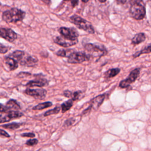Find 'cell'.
Masks as SVG:
<instances>
[{"label":"cell","mask_w":151,"mask_h":151,"mask_svg":"<svg viewBox=\"0 0 151 151\" xmlns=\"http://www.w3.org/2000/svg\"><path fill=\"white\" fill-rule=\"evenodd\" d=\"M25 12L19 9L13 8L6 10L2 13V18L7 23H16L23 20Z\"/></svg>","instance_id":"cell-1"},{"label":"cell","mask_w":151,"mask_h":151,"mask_svg":"<svg viewBox=\"0 0 151 151\" xmlns=\"http://www.w3.org/2000/svg\"><path fill=\"white\" fill-rule=\"evenodd\" d=\"M70 21L76 25L77 28L83 29L89 34L94 33V29L91 24L77 15H73L70 17Z\"/></svg>","instance_id":"cell-2"},{"label":"cell","mask_w":151,"mask_h":151,"mask_svg":"<svg viewBox=\"0 0 151 151\" xmlns=\"http://www.w3.org/2000/svg\"><path fill=\"white\" fill-rule=\"evenodd\" d=\"M130 14L135 19L141 20L146 15L145 7L143 3H136L132 4L130 8Z\"/></svg>","instance_id":"cell-3"},{"label":"cell","mask_w":151,"mask_h":151,"mask_svg":"<svg viewBox=\"0 0 151 151\" xmlns=\"http://www.w3.org/2000/svg\"><path fill=\"white\" fill-rule=\"evenodd\" d=\"M90 55L83 52H73L68 56V63L71 64L81 63L90 60Z\"/></svg>","instance_id":"cell-4"},{"label":"cell","mask_w":151,"mask_h":151,"mask_svg":"<svg viewBox=\"0 0 151 151\" xmlns=\"http://www.w3.org/2000/svg\"><path fill=\"white\" fill-rule=\"evenodd\" d=\"M140 71V68H136L132 70L130 73L129 74V76L124 80H123L120 81L119 84V87L122 88L128 87L132 83H134L137 77L139 76Z\"/></svg>","instance_id":"cell-5"},{"label":"cell","mask_w":151,"mask_h":151,"mask_svg":"<svg viewBox=\"0 0 151 151\" xmlns=\"http://www.w3.org/2000/svg\"><path fill=\"white\" fill-rule=\"evenodd\" d=\"M84 48L91 54H96L99 57L104 55L107 53V50L104 46L100 44H86L84 45Z\"/></svg>","instance_id":"cell-6"},{"label":"cell","mask_w":151,"mask_h":151,"mask_svg":"<svg viewBox=\"0 0 151 151\" xmlns=\"http://www.w3.org/2000/svg\"><path fill=\"white\" fill-rule=\"evenodd\" d=\"M58 31L61 36L68 40H76L78 37V32L74 28L61 27Z\"/></svg>","instance_id":"cell-7"},{"label":"cell","mask_w":151,"mask_h":151,"mask_svg":"<svg viewBox=\"0 0 151 151\" xmlns=\"http://www.w3.org/2000/svg\"><path fill=\"white\" fill-rule=\"evenodd\" d=\"M23 113L18 110H12L0 114V123L9 122L12 119H18L23 116Z\"/></svg>","instance_id":"cell-8"},{"label":"cell","mask_w":151,"mask_h":151,"mask_svg":"<svg viewBox=\"0 0 151 151\" xmlns=\"http://www.w3.org/2000/svg\"><path fill=\"white\" fill-rule=\"evenodd\" d=\"M0 37L10 42H13L17 38V34L11 28H0Z\"/></svg>","instance_id":"cell-9"},{"label":"cell","mask_w":151,"mask_h":151,"mask_svg":"<svg viewBox=\"0 0 151 151\" xmlns=\"http://www.w3.org/2000/svg\"><path fill=\"white\" fill-rule=\"evenodd\" d=\"M104 99H105V94H100L99 96H97L95 98L93 99L92 100H91L89 102L90 105L84 110V111H83V113L88 111L91 109H93L94 110H97L100 107V105L103 103Z\"/></svg>","instance_id":"cell-10"},{"label":"cell","mask_w":151,"mask_h":151,"mask_svg":"<svg viewBox=\"0 0 151 151\" xmlns=\"http://www.w3.org/2000/svg\"><path fill=\"white\" fill-rule=\"evenodd\" d=\"M25 93L27 94L34 97V98L39 100H43L45 99L47 91L44 88H36V89H31V88H27L25 91Z\"/></svg>","instance_id":"cell-11"},{"label":"cell","mask_w":151,"mask_h":151,"mask_svg":"<svg viewBox=\"0 0 151 151\" xmlns=\"http://www.w3.org/2000/svg\"><path fill=\"white\" fill-rule=\"evenodd\" d=\"M53 40L55 43L63 47H69L76 44L78 42V40H71L67 39L61 35L54 37Z\"/></svg>","instance_id":"cell-12"},{"label":"cell","mask_w":151,"mask_h":151,"mask_svg":"<svg viewBox=\"0 0 151 151\" xmlns=\"http://www.w3.org/2000/svg\"><path fill=\"white\" fill-rule=\"evenodd\" d=\"M37 62L38 59L36 57L31 55H26V54H25L19 63L22 65L32 67L35 65Z\"/></svg>","instance_id":"cell-13"},{"label":"cell","mask_w":151,"mask_h":151,"mask_svg":"<svg viewBox=\"0 0 151 151\" xmlns=\"http://www.w3.org/2000/svg\"><path fill=\"white\" fill-rule=\"evenodd\" d=\"M48 84V81L45 78H38L35 80L29 81L26 84V86L28 87H44Z\"/></svg>","instance_id":"cell-14"},{"label":"cell","mask_w":151,"mask_h":151,"mask_svg":"<svg viewBox=\"0 0 151 151\" xmlns=\"http://www.w3.org/2000/svg\"><path fill=\"white\" fill-rule=\"evenodd\" d=\"M5 62L10 70H14L18 68V62L11 57H6L5 58Z\"/></svg>","instance_id":"cell-15"},{"label":"cell","mask_w":151,"mask_h":151,"mask_svg":"<svg viewBox=\"0 0 151 151\" xmlns=\"http://www.w3.org/2000/svg\"><path fill=\"white\" fill-rule=\"evenodd\" d=\"M146 40V35L143 32H139L136 34L132 39V44L136 45L139 44Z\"/></svg>","instance_id":"cell-16"},{"label":"cell","mask_w":151,"mask_h":151,"mask_svg":"<svg viewBox=\"0 0 151 151\" xmlns=\"http://www.w3.org/2000/svg\"><path fill=\"white\" fill-rule=\"evenodd\" d=\"M6 106L8 108V111H12V110H18L21 109V107L19 106V104L17 103V101L14 99L9 100L6 104Z\"/></svg>","instance_id":"cell-17"},{"label":"cell","mask_w":151,"mask_h":151,"mask_svg":"<svg viewBox=\"0 0 151 151\" xmlns=\"http://www.w3.org/2000/svg\"><path fill=\"white\" fill-rule=\"evenodd\" d=\"M120 71V69L119 68H111L107 70L105 74V77L107 78H110L112 77H115L117 76Z\"/></svg>","instance_id":"cell-18"},{"label":"cell","mask_w":151,"mask_h":151,"mask_svg":"<svg viewBox=\"0 0 151 151\" xmlns=\"http://www.w3.org/2000/svg\"><path fill=\"white\" fill-rule=\"evenodd\" d=\"M25 54V53L23 51L16 50V51H14L11 54V56L12 58H14L17 62H19Z\"/></svg>","instance_id":"cell-19"},{"label":"cell","mask_w":151,"mask_h":151,"mask_svg":"<svg viewBox=\"0 0 151 151\" xmlns=\"http://www.w3.org/2000/svg\"><path fill=\"white\" fill-rule=\"evenodd\" d=\"M73 100L71 99H70V100L63 103L61 106L62 112L65 113V111L70 110L71 109V107L73 106Z\"/></svg>","instance_id":"cell-20"},{"label":"cell","mask_w":151,"mask_h":151,"mask_svg":"<svg viewBox=\"0 0 151 151\" xmlns=\"http://www.w3.org/2000/svg\"><path fill=\"white\" fill-rule=\"evenodd\" d=\"M52 103L50 101H46L44 103H40L36 106H35L33 108L32 110H42L48 107H50L52 106Z\"/></svg>","instance_id":"cell-21"},{"label":"cell","mask_w":151,"mask_h":151,"mask_svg":"<svg viewBox=\"0 0 151 151\" xmlns=\"http://www.w3.org/2000/svg\"><path fill=\"white\" fill-rule=\"evenodd\" d=\"M150 44H148V45L147 47H146L145 48H144L143 50L139 51H137L135 54H133V58H136L139 57L141 54H147V53H150Z\"/></svg>","instance_id":"cell-22"},{"label":"cell","mask_w":151,"mask_h":151,"mask_svg":"<svg viewBox=\"0 0 151 151\" xmlns=\"http://www.w3.org/2000/svg\"><path fill=\"white\" fill-rule=\"evenodd\" d=\"M20 126H21V124L18 123H16V122L11 123L4 124L2 126V127H4L5 129H10V130L17 129L19 128Z\"/></svg>","instance_id":"cell-23"},{"label":"cell","mask_w":151,"mask_h":151,"mask_svg":"<svg viewBox=\"0 0 151 151\" xmlns=\"http://www.w3.org/2000/svg\"><path fill=\"white\" fill-rule=\"evenodd\" d=\"M60 109H61L60 107L57 106V107H54V109H51V110H49L47 111L46 112H45L44 114V116H50V115H51V114H57V113H58L60 112Z\"/></svg>","instance_id":"cell-24"},{"label":"cell","mask_w":151,"mask_h":151,"mask_svg":"<svg viewBox=\"0 0 151 151\" xmlns=\"http://www.w3.org/2000/svg\"><path fill=\"white\" fill-rule=\"evenodd\" d=\"M81 93V91H74V93L71 92V96H70V97H71V100H73V101L78 100L80 97Z\"/></svg>","instance_id":"cell-25"},{"label":"cell","mask_w":151,"mask_h":151,"mask_svg":"<svg viewBox=\"0 0 151 151\" xmlns=\"http://www.w3.org/2000/svg\"><path fill=\"white\" fill-rule=\"evenodd\" d=\"M56 54H57V55L60 56V57H68L67 51H66L65 50H64V49H61V50H58V51L57 52Z\"/></svg>","instance_id":"cell-26"},{"label":"cell","mask_w":151,"mask_h":151,"mask_svg":"<svg viewBox=\"0 0 151 151\" xmlns=\"http://www.w3.org/2000/svg\"><path fill=\"white\" fill-rule=\"evenodd\" d=\"M38 140L36 139H29L27 141L26 145L28 146H34L35 145L38 143Z\"/></svg>","instance_id":"cell-27"},{"label":"cell","mask_w":151,"mask_h":151,"mask_svg":"<svg viewBox=\"0 0 151 151\" xmlns=\"http://www.w3.org/2000/svg\"><path fill=\"white\" fill-rule=\"evenodd\" d=\"M9 49V48L8 47L5 46L3 44L0 43V53L1 54H5L6 53L8 50Z\"/></svg>","instance_id":"cell-28"},{"label":"cell","mask_w":151,"mask_h":151,"mask_svg":"<svg viewBox=\"0 0 151 151\" xmlns=\"http://www.w3.org/2000/svg\"><path fill=\"white\" fill-rule=\"evenodd\" d=\"M75 122V120L73 119V118H71V119H69L68 120H67L65 122H64V125L65 126H71V124H73L74 123V122Z\"/></svg>","instance_id":"cell-29"},{"label":"cell","mask_w":151,"mask_h":151,"mask_svg":"<svg viewBox=\"0 0 151 151\" xmlns=\"http://www.w3.org/2000/svg\"><path fill=\"white\" fill-rule=\"evenodd\" d=\"M8 111V108L6 106V105H4L1 103H0V113H5Z\"/></svg>","instance_id":"cell-30"},{"label":"cell","mask_w":151,"mask_h":151,"mask_svg":"<svg viewBox=\"0 0 151 151\" xmlns=\"http://www.w3.org/2000/svg\"><path fill=\"white\" fill-rule=\"evenodd\" d=\"M35 134L33 133H24L21 134L22 137H34Z\"/></svg>","instance_id":"cell-31"},{"label":"cell","mask_w":151,"mask_h":151,"mask_svg":"<svg viewBox=\"0 0 151 151\" xmlns=\"http://www.w3.org/2000/svg\"><path fill=\"white\" fill-rule=\"evenodd\" d=\"M0 136H3L5 137H10L9 134L6 132H5L4 130H1V129H0Z\"/></svg>","instance_id":"cell-32"},{"label":"cell","mask_w":151,"mask_h":151,"mask_svg":"<svg viewBox=\"0 0 151 151\" xmlns=\"http://www.w3.org/2000/svg\"><path fill=\"white\" fill-rule=\"evenodd\" d=\"M28 76H31V74L27 72H21L18 74V76L19 77H24Z\"/></svg>","instance_id":"cell-33"},{"label":"cell","mask_w":151,"mask_h":151,"mask_svg":"<svg viewBox=\"0 0 151 151\" xmlns=\"http://www.w3.org/2000/svg\"><path fill=\"white\" fill-rule=\"evenodd\" d=\"M71 91H69V90H65L64 91V96L66 97H70L71 96Z\"/></svg>","instance_id":"cell-34"},{"label":"cell","mask_w":151,"mask_h":151,"mask_svg":"<svg viewBox=\"0 0 151 151\" xmlns=\"http://www.w3.org/2000/svg\"><path fill=\"white\" fill-rule=\"evenodd\" d=\"M129 2L130 5L136 3H143V0H129Z\"/></svg>","instance_id":"cell-35"},{"label":"cell","mask_w":151,"mask_h":151,"mask_svg":"<svg viewBox=\"0 0 151 151\" xmlns=\"http://www.w3.org/2000/svg\"><path fill=\"white\" fill-rule=\"evenodd\" d=\"M71 4L73 7H75L78 4V0H71Z\"/></svg>","instance_id":"cell-36"},{"label":"cell","mask_w":151,"mask_h":151,"mask_svg":"<svg viewBox=\"0 0 151 151\" xmlns=\"http://www.w3.org/2000/svg\"><path fill=\"white\" fill-rule=\"evenodd\" d=\"M127 0H116L117 2L119 4H124L126 3Z\"/></svg>","instance_id":"cell-37"},{"label":"cell","mask_w":151,"mask_h":151,"mask_svg":"<svg viewBox=\"0 0 151 151\" xmlns=\"http://www.w3.org/2000/svg\"><path fill=\"white\" fill-rule=\"evenodd\" d=\"M45 4L47 5H49L51 2V0H42Z\"/></svg>","instance_id":"cell-38"},{"label":"cell","mask_w":151,"mask_h":151,"mask_svg":"<svg viewBox=\"0 0 151 151\" xmlns=\"http://www.w3.org/2000/svg\"><path fill=\"white\" fill-rule=\"evenodd\" d=\"M100 2H101V3H104V2H105L106 1V0H98Z\"/></svg>","instance_id":"cell-39"},{"label":"cell","mask_w":151,"mask_h":151,"mask_svg":"<svg viewBox=\"0 0 151 151\" xmlns=\"http://www.w3.org/2000/svg\"><path fill=\"white\" fill-rule=\"evenodd\" d=\"M83 2H87L88 1V0H81Z\"/></svg>","instance_id":"cell-40"},{"label":"cell","mask_w":151,"mask_h":151,"mask_svg":"<svg viewBox=\"0 0 151 151\" xmlns=\"http://www.w3.org/2000/svg\"><path fill=\"white\" fill-rule=\"evenodd\" d=\"M1 3L0 2V6H1Z\"/></svg>","instance_id":"cell-41"},{"label":"cell","mask_w":151,"mask_h":151,"mask_svg":"<svg viewBox=\"0 0 151 151\" xmlns=\"http://www.w3.org/2000/svg\"><path fill=\"white\" fill-rule=\"evenodd\" d=\"M64 1H68V0H64Z\"/></svg>","instance_id":"cell-42"}]
</instances>
